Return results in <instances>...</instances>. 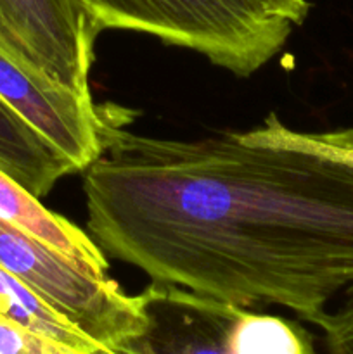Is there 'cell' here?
Segmentation results:
<instances>
[{
  "mask_svg": "<svg viewBox=\"0 0 353 354\" xmlns=\"http://www.w3.org/2000/svg\"><path fill=\"white\" fill-rule=\"evenodd\" d=\"M235 138L246 145L289 149L331 159L353 168V128L332 131H298L286 127L277 113H270L262 124L248 131H234Z\"/></svg>",
  "mask_w": 353,
  "mask_h": 354,
  "instance_id": "30bf717a",
  "label": "cell"
},
{
  "mask_svg": "<svg viewBox=\"0 0 353 354\" xmlns=\"http://www.w3.org/2000/svg\"><path fill=\"white\" fill-rule=\"evenodd\" d=\"M0 354H83L0 317Z\"/></svg>",
  "mask_w": 353,
  "mask_h": 354,
  "instance_id": "7c38bea8",
  "label": "cell"
},
{
  "mask_svg": "<svg viewBox=\"0 0 353 354\" xmlns=\"http://www.w3.org/2000/svg\"><path fill=\"white\" fill-rule=\"evenodd\" d=\"M93 33L106 30L151 35L189 48L241 78L272 61L293 24L255 0H73Z\"/></svg>",
  "mask_w": 353,
  "mask_h": 354,
  "instance_id": "7a4b0ae2",
  "label": "cell"
},
{
  "mask_svg": "<svg viewBox=\"0 0 353 354\" xmlns=\"http://www.w3.org/2000/svg\"><path fill=\"white\" fill-rule=\"evenodd\" d=\"M145 328L118 354H315L296 322L152 282L141 294Z\"/></svg>",
  "mask_w": 353,
  "mask_h": 354,
  "instance_id": "3957f363",
  "label": "cell"
},
{
  "mask_svg": "<svg viewBox=\"0 0 353 354\" xmlns=\"http://www.w3.org/2000/svg\"><path fill=\"white\" fill-rule=\"evenodd\" d=\"M0 171L35 197H45L55 183L76 173L71 162L45 140L0 97Z\"/></svg>",
  "mask_w": 353,
  "mask_h": 354,
  "instance_id": "ba28073f",
  "label": "cell"
},
{
  "mask_svg": "<svg viewBox=\"0 0 353 354\" xmlns=\"http://www.w3.org/2000/svg\"><path fill=\"white\" fill-rule=\"evenodd\" d=\"M0 97L51 142L73 165L85 171L100 158L102 106L90 95L38 80L0 52Z\"/></svg>",
  "mask_w": 353,
  "mask_h": 354,
  "instance_id": "8992f818",
  "label": "cell"
},
{
  "mask_svg": "<svg viewBox=\"0 0 353 354\" xmlns=\"http://www.w3.org/2000/svg\"><path fill=\"white\" fill-rule=\"evenodd\" d=\"M0 317L47 335L83 354H114L83 334L37 292L0 266Z\"/></svg>",
  "mask_w": 353,
  "mask_h": 354,
  "instance_id": "9c48e42d",
  "label": "cell"
},
{
  "mask_svg": "<svg viewBox=\"0 0 353 354\" xmlns=\"http://www.w3.org/2000/svg\"><path fill=\"white\" fill-rule=\"evenodd\" d=\"M310 324L324 334L327 354H353V286L343 290L341 301L332 310H325Z\"/></svg>",
  "mask_w": 353,
  "mask_h": 354,
  "instance_id": "8fae6325",
  "label": "cell"
},
{
  "mask_svg": "<svg viewBox=\"0 0 353 354\" xmlns=\"http://www.w3.org/2000/svg\"><path fill=\"white\" fill-rule=\"evenodd\" d=\"M273 16L289 21L293 26H301L307 21L311 3L308 0H255Z\"/></svg>",
  "mask_w": 353,
  "mask_h": 354,
  "instance_id": "4fadbf2b",
  "label": "cell"
},
{
  "mask_svg": "<svg viewBox=\"0 0 353 354\" xmlns=\"http://www.w3.org/2000/svg\"><path fill=\"white\" fill-rule=\"evenodd\" d=\"M102 106L104 151L83 171L87 230L152 282L305 322L353 286V168L234 131L180 140L128 130Z\"/></svg>",
  "mask_w": 353,
  "mask_h": 354,
  "instance_id": "6da1fadb",
  "label": "cell"
},
{
  "mask_svg": "<svg viewBox=\"0 0 353 354\" xmlns=\"http://www.w3.org/2000/svg\"><path fill=\"white\" fill-rule=\"evenodd\" d=\"M0 266L114 354L144 332L145 315L138 294L130 296L116 280L85 272L3 220H0Z\"/></svg>",
  "mask_w": 353,
  "mask_h": 354,
  "instance_id": "277c9868",
  "label": "cell"
},
{
  "mask_svg": "<svg viewBox=\"0 0 353 354\" xmlns=\"http://www.w3.org/2000/svg\"><path fill=\"white\" fill-rule=\"evenodd\" d=\"M96 38L73 0H0V52L52 85L90 95Z\"/></svg>",
  "mask_w": 353,
  "mask_h": 354,
  "instance_id": "5b68a950",
  "label": "cell"
},
{
  "mask_svg": "<svg viewBox=\"0 0 353 354\" xmlns=\"http://www.w3.org/2000/svg\"><path fill=\"white\" fill-rule=\"evenodd\" d=\"M0 220L26 232L96 277H107L109 261L92 237L75 223L47 209L38 197L0 171Z\"/></svg>",
  "mask_w": 353,
  "mask_h": 354,
  "instance_id": "52a82bcc",
  "label": "cell"
}]
</instances>
